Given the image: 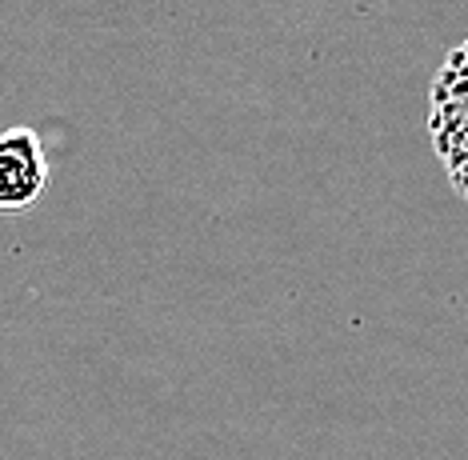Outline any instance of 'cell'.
<instances>
[{"label": "cell", "instance_id": "cell-1", "mask_svg": "<svg viewBox=\"0 0 468 460\" xmlns=\"http://www.w3.org/2000/svg\"><path fill=\"white\" fill-rule=\"evenodd\" d=\"M429 141L449 185L468 205V37L444 57L429 89Z\"/></svg>", "mask_w": 468, "mask_h": 460}, {"label": "cell", "instance_id": "cell-2", "mask_svg": "<svg viewBox=\"0 0 468 460\" xmlns=\"http://www.w3.org/2000/svg\"><path fill=\"white\" fill-rule=\"evenodd\" d=\"M48 153L37 128H5L0 133V217H20L37 209L48 188Z\"/></svg>", "mask_w": 468, "mask_h": 460}]
</instances>
